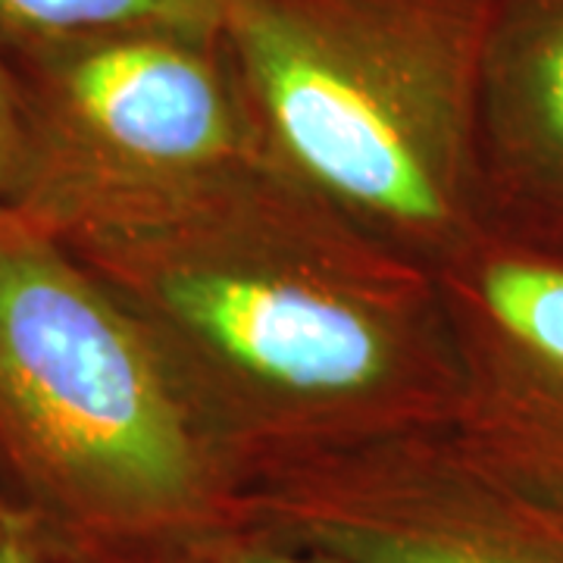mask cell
Returning a JSON list of instances; mask_svg holds the SVG:
<instances>
[{
  "mask_svg": "<svg viewBox=\"0 0 563 563\" xmlns=\"http://www.w3.org/2000/svg\"><path fill=\"white\" fill-rule=\"evenodd\" d=\"M51 235L135 317L242 485L457 420L439 269L269 151Z\"/></svg>",
  "mask_w": 563,
  "mask_h": 563,
  "instance_id": "6da1fadb",
  "label": "cell"
},
{
  "mask_svg": "<svg viewBox=\"0 0 563 563\" xmlns=\"http://www.w3.org/2000/svg\"><path fill=\"white\" fill-rule=\"evenodd\" d=\"M244 485L135 317L69 247L0 217V498L85 563H173Z\"/></svg>",
  "mask_w": 563,
  "mask_h": 563,
  "instance_id": "7a4b0ae2",
  "label": "cell"
},
{
  "mask_svg": "<svg viewBox=\"0 0 563 563\" xmlns=\"http://www.w3.org/2000/svg\"><path fill=\"white\" fill-rule=\"evenodd\" d=\"M492 0H225L266 151L383 242L444 269L483 239Z\"/></svg>",
  "mask_w": 563,
  "mask_h": 563,
  "instance_id": "3957f363",
  "label": "cell"
},
{
  "mask_svg": "<svg viewBox=\"0 0 563 563\" xmlns=\"http://www.w3.org/2000/svg\"><path fill=\"white\" fill-rule=\"evenodd\" d=\"M3 60L29 139L13 213L47 232L266 151L222 38L125 29Z\"/></svg>",
  "mask_w": 563,
  "mask_h": 563,
  "instance_id": "277c9868",
  "label": "cell"
},
{
  "mask_svg": "<svg viewBox=\"0 0 563 563\" xmlns=\"http://www.w3.org/2000/svg\"><path fill=\"white\" fill-rule=\"evenodd\" d=\"M242 507L339 563H563V492L454 422L276 466L244 485Z\"/></svg>",
  "mask_w": 563,
  "mask_h": 563,
  "instance_id": "5b68a950",
  "label": "cell"
},
{
  "mask_svg": "<svg viewBox=\"0 0 563 563\" xmlns=\"http://www.w3.org/2000/svg\"><path fill=\"white\" fill-rule=\"evenodd\" d=\"M439 279L461 357L454 426L563 492V257L485 232Z\"/></svg>",
  "mask_w": 563,
  "mask_h": 563,
  "instance_id": "8992f818",
  "label": "cell"
},
{
  "mask_svg": "<svg viewBox=\"0 0 563 563\" xmlns=\"http://www.w3.org/2000/svg\"><path fill=\"white\" fill-rule=\"evenodd\" d=\"M479 176L492 235L563 257V0H492Z\"/></svg>",
  "mask_w": 563,
  "mask_h": 563,
  "instance_id": "52a82bcc",
  "label": "cell"
},
{
  "mask_svg": "<svg viewBox=\"0 0 563 563\" xmlns=\"http://www.w3.org/2000/svg\"><path fill=\"white\" fill-rule=\"evenodd\" d=\"M222 10L225 0H0V54L125 29L220 38Z\"/></svg>",
  "mask_w": 563,
  "mask_h": 563,
  "instance_id": "ba28073f",
  "label": "cell"
},
{
  "mask_svg": "<svg viewBox=\"0 0 563 563\" xmlns=\"http://www.w3.org/2000/svg\"><path fill=\"white\" fill-rule=\"evenodd\" d=\"M173 563H339L242 517L191 542Z\"/></svg>",
  "mask_w": 563,
  "mask_h": 563,
  "instance_id": "9c48e42d",
  "label": "cell"
},
{
  "mask_svg": "<svg viewBox=\"0 0 563 563\" xmlns=\"http://www.w3.org/2000/svg\"><path fill=\"white\" fill-rule=\"evenodd\" d=\"M25 154H29V139H25L20 91H16L10 66L0 54V217L13 213L16 207L22 173H25Z\"/></svg>",
  "mask_w": 563,
  "mask_h": 563,
  "instance_id": "30bf717a",
  "label": "cell"
},
{
  "mask_svg": "<svg viewBox=\"0 0 563 563\" xmlns=\"http://www.w3.org/2000/svg\"><path fill=\"white\" fill-rule=\"evenodd\" d=\"M0 563H85L16 504L0 510Z\"/></svg>",
  "mask_w": 563,
  "mask_h": 563,
  "instance_id": "8fae6325",
  "label": "cell"
},
{
  "mask_svg": "<svg viewBox=\"0 0 563 563\" xmlns=\"http://www.w3.org/2000/svg\"><path fill=\"white\" fill-rule=\"evenodd\" d=\"M7 504H10V501H7V498H0V510H3V507H7Z\"/></svg>",
  "mask_w": 563,
  "mask_h": 563,
  "instance_id": "7c38bea8",
  "label": "cell"
}]
</instances>
